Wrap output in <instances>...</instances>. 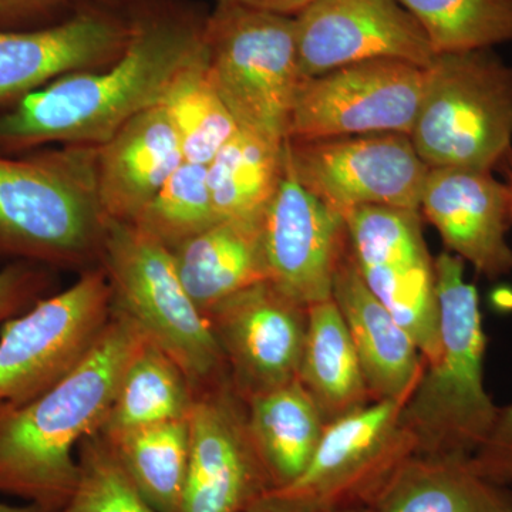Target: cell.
Returning <instances> with one entry per match:
<instances>
[{
	"mask_svg": "<svg viewBox=\"0 0 512 512\" xmlns=\"http://www.w3.org/2000/svg\"><path fill=\"white\" fill-rule=\"evenodd\" d=\"M205 49L204 32L141 26L110 67L66 74L0 111V156L53 143L103 146L137 114L158 106Z\"/></svg>",
	"mask_w": 512,
	"mask_h": 512,
	"instance_id": "cell-1",
	"label": "cell"
},
{
	"mask_svg": "<svg viewBox=\"0 0 512 512\" xmlns=\"http://www.w3.org/2000/svg\"><path fill=\"white\" fill-rule=\"evenodd\" d=\"M146 336L111 306L93 349L55 386L23 404L0 403V494L57 512L77 477V450L103 427L124 370Z\"/></svg>",
	"mask_w": 512,
	"mask_h": 512,
	"instance_id": "cell-2",
	"label": "cell"
},
{
	"mask_svg": "<svg viewBox=\"0 0 512 512\" xmlns=\"http://www.w3.org/2000/svg\"><path fill=\"white\" fill-rule=\"evenodd\" d=\"M463 259L444 251L434 258L439 302V353L400 412L414 457L468 461L483 446L498 407L484 386L485 333L476 286L464 278Z\"/></svg>",
	"mask_w": 512,
	"mask_h": 512,
	"instance_id": "cell-3",
	"label": "cell"
},
{
	"mask_svg": "<svg viewBox=\"0 0 512 512\" xmlns=\"http://www.w3.org/2000/svg\"><path fill=\"white\" fill-rule=\"evenodd\" d=\"M97 147L0 156V266H99L106 215L97 197Z\"/></svg>",
	"mask_w": 512,
	"mask_h": 512,
	"instance_id": "cell-4",
	"label": "cell"
},
{
	"mask_svg": "<svg viewBox=\"0 0 512 512\" xmlns=\"http://www.w3.org/2000/svg\"><path fill=\"white\" fill-rule=\"evenodd\" d=\"M99 265L114 311L177 363L195 396L231 380L210 322L185 291L170 249L131 222L106 217Z\"/></svg>",
	"mask_w": 512,
	"mask_h": 512,
	"instance_id": "cell-5",
	"label": "cell"
},
{
	"mask_svg": "<svg viewBox=\"0 0 512 512\" xmlns=\"http://www.w3.org/2000/svg\"><path fill=\"white\" fill-rule=\"evenodd\" d=\"M409 137L429 168L510 164L512 66L491 49L436 55Z\"/></svg>",
	"mask_w": 512,
	"mask_h": 512,
	"instance_id": "cell-6",
	"label": "cell"
},
{
	"mask_svg": "<svg viewBox=\"0 0 512 512\" xmlns=\"http://www.w3.org/2000/svg\"><path fill=\"white\" fill-rule=\"evenodd\" d=\"M204 39L211 82L239 130L284 144L303 82L295 18L220 3Z\"/></svg>",
	"mask_w": 512,
	"mask_h": 512,
	"instance_id": "cell-7",
	"label": "cell"
},
{
	"mask_svg": "<svg viewBox=\"0 0 512 512\" xmlns=\"http://www.w3.org/2000/svg\"><path fill=\"white\" fill-rule=\"evenodd\" d=\"M402 406L379 400L329 423L301 476L269 491L254 507L269 512L373 507L414 457L412 437L400 426Z\"/></svg>",
	"mask_w": 512,
	"mask_h": 512,
	"instance_id": "cell-8",
	"label": "cell"
},
{
	"mask_svg": "<svg viewBox=\"0 0 512 512\" xmlns=\"http://www.w3.org/2000/svg\"><path fill=\"white\" fill-rule=\"evenodd\" d=\"M111 319L101 266L0 326V403L23 404L55 386L86 357Z\"/></svg>",
	"mask_w": 512,
	"mask_h": 512,
	"instance_id": "cell-9",
	"label": "cell"
},
{
	"mask_svg": "<svg viewBox=\"0 0 512 512\" xmlns=\"http://www.w3.org/2000/svg\"><path fill=\"white\" fill-rule=\"evenodd\" d=\"M285 161L299 184L342 214L360 207L420 211L430 170L399 133L286 138Z\"/></svg>",
	"mask_w": 512,
	"mask_h": 512,
	"instance_id": "cell-10",
	"label": "cell"
},
{
	"mask_svg": "<svg viewBox=\"0 0 512 512\" xmlns=\"http://www.w3.org/2000/svg\"><path fill=\"white\" fill-rule=\"evenodd\" d=\"M349 244L363 281L412 336L426 362L439 353L436 269L420 211L360 207L345 212Z\"/></svg>",
	"mask_w": 512,
	"mask_h": 512,
	"instance_id": "cell-11",
	"label": "cell"
},
{
	"mask_svg": "<svg viewBox=\"0 0 512 512\" xmlns=\"http://www.w3.org/2000/svg\"><path fill=\"white\" fill-rule=\"evenodd\" d=\"M424 73L426 69L413 63L376 59L303 79L288 138L410 136L423 96Z\"/></svg>",
	"mask_w": 512,
	"mask_h": 512,
	"instance_id": "cell-12",
	"label": "cell"
},
{
	"mask_svg": "<svg viewBox=\"0 0 512 512\" xmlns=\"http://www.w3.org/2000/svg\"><path fill=\"white\" fill-rule=\"evenodd\" d=\"M205 318L245 402L298 379L308 308L269 279L218 302Z\"/></svg>",
	"mask_w": 512,
	"mask_h": 512,
	"instance_id": "cell-13",
	"label": "cell"
},
{
	"mask_svg": "<svg viewBox=\"0 0 512 512\" xmlns=\"http://www.w3.org/2000/svg\"><path fill=\"white\" fill-rule=\"evenodd\" d=\"M190 463L178 512H248L272 490L231 380L195 396Z\"/></svg>",
	"mask_w": 512,
	"mask_h": 512,
	"instance_id": "cell-14",
	"label": "cell"
},
{
	"mask_svg": "<svg viewBox=\"0 0 512 512\" xmlns=\"http://www.w3.org/2000/svg\"><path fill=\"white\" fill-rule=\"evenodd\" d=\"M268 279L293 301L309 306L332 299L333 281L349 248L345 215L284 174L262 220Z\"/></svg>",
	"mask_w": 512,
	"mask_h": 512,
	"instance_id": "cell-15",
	"label": "cell"
},
{
	"mask_svg": "<svg viewBox=\"0 0 512 512\" xmlns=\"http://www.w3.org/2000/svg\"><path fill=\"white\" fill-rule=\"evenodd\" d=\"M303 79L367 60L429 67L436 53L397 0H318L295 16Z\"/></svg>",
	"mask_w": 512,
	"mask_h": 512,
	"instance_id": "cell-16",
	"label": "cell"
},
{
	"mask_svg": "<svg viewBox=\"0 0 512 512\" xmlns=\"http://www.w3.org/2000/svg\"><path fill=\"white\" fill-rule=\"evenodd\" d=\"M420 212L439 231L447 251L497 279L512 274V195L493 171L430 168Z\"/></svg>",
	"mask_w": 512,
	"mask_h": 512,
	"instance_id": "cell-17",
	"label": "cell"
},
{
	"mask_svg": "<svg viewBox=\"0 0 512 512\" xmlns=\"http://www.w3.org/2000/svg\"><path fill=\"white\" fill-rule=\"evenodd\" d=\"M128 37L116 23L94 15L32 32L0 30V107L66 74L116 62Z\"/></svg>",
	"mask_w": 512,
	"mask_h": 512,
	"instance_id": "cell-18",
	"label": "cell"
},
{
	"mask_svg": "<svg viewBox=\"0 0 512 512\" xmlns=\"http://www.w3.org/2000/svg\"><path fill=\"white\" fill-rule=\"evenodd\" d=\"M333 301L355 345L373 400L406 402L424 367L412 336L367 288L350 244L333 281Z\"/></svg>",
	"mask_w": 512,
	"mask_h": 512,
	"instance_id": "cell-19",
	"label": "cell"
},
{
	"mask_svg": "<svg viewBox=\"0 0 512 512\" xmlns=\"http://www.w3.org/2000/svg\"><path fill=\"white\" fill-rule=\"evenodd\" d=\"M173 124L158 104L137 114L97 147V197L104 215L134 222L184 163Z\"/></svg>",
	"mask_w": 512,
	"mask_h": 512,
	"instance_id": "cell-20",
	"label": "cell"
},
{
	"mask_svg": "<svg viewBox=\"0 0 512 512\" xmlns=\"http://www.w3.org/2000/svg\"><path fill=\"white\" fill-rule=\"evenodd\" d=\"M262 220L229 218L173 249L178 276L202 313L268 279Z\"/></svg>",
	"mask_w": 512,
	"mask_h": 512,
	"instance_id": "cell-21",
	"label": "cell"
},
{
	"mask_svg": "<svg viewBox=\"0 0 512 512\" xmlns=\"http://www.w3.org/2000/svg\"><path fill=\"white\" fill-rule=\"evenodd\" d=\"M298 379L326 424L375 402L348 326L333 298L308 308Z\"/></svg>",
	"mask_w": 512,
	"mask_h": 512,
	"instance_id": "cell-22",
	"label": "cell"
},
{
	"mask_svg": "<svg viewBox=\"0 0 512 512\" xmlns=\"http://www.w3.org/2000/svg\"><path fill=\"white\" fill-rule=\"evenodd\" d=\"M247 416L249 434L272 490L301 476L328 426L299 379L249 399Z\"/></svg>",
	"mask_w": 512,
	"mask_h": 512,
	"instance_id": "cell-23",
	"label": "cell"
},
{
	"mask_svg": "<svg viewBox=\"0 0 512 512\" xmlns=\"http://www.w3.org/2000/svg\"><path fill=\"white\" fill-rule=\"evenodd\" d=\"M375 512H512V487L468 461L412 457L373 505Z\"/></svg>",
	"mask_w": 512,
	"mask_h": 512,
	"instance_id": "cell-24",
	"label": "cell"
},
{
	"mask_svg": "<svg viewBox=\"0 0 512 512\" xmlns=\"http://www.w3.org/2000/svg\"><path fill=\"white\" fill-rule=\"evenodd\" d=\"M195 394L183 370L150 340L128 363L99 433L110 437L165 421L190 419Z\"/></svg>",
	"mask_w": 512,
	"mask_h": 512,
	"instance_id": "cell-25",
	"label": "cell"
},
{
	"mask_svg": "<svg viewBox=\"0 0 512 512\" xmlns=\"http://www.w3.org/2000/svg\"><path fill=\"white\" fill-rule=\"evenodd\" d=\"M284 144L237 130L207 165L208 187L218 220L258 218L284 174Z\"/></svg>",
	"mask_w": 512,
	"mask_h": 512,
	"instance_id": "cell-26",
	"label": "cell"
},
{
	"mask_svg": "<svg viewBox=\"0 0 512 512\" xmlns=\"http://www.w3.org/2000/svg\"><path fill=\"white\" fill-rule=\"evenodd\" d=\"M106 440L157 512L180 510L190 463V420L165 421L123 431Z\"/></svg>",
	"mask_w": 512,
	"mask_h": 512,
	"instance_id": "cell-27",
	"label": "cell"
},
{
	"mask_svg": "<svg viewBox=\"0 0 512 512\" xmlns=\"http://www.w3.org/2000/svg\"><path fill=\"white\" fill-rule=\"evenodd\" d=\"M160 106L173 124L187 163L210 164L238 130L211 82L207 49L178 76Z\"/></svg>",
	"mask_w": 512,
	"mask_h": 512,
	"instance_id": "cell-28",
	"label": "cell"
},
{
	"mask_svg": "<svg viewBox=\"0 0 512 512\" xmlns=\"http://www.w3.org/2000/svg\"><path fill=\"white\" fill-rule=\"evenodd\" d=\"M426 33L436 55L512 42V0H397Z\"/></svg>",
	"mask_w": 512,
	"mask_h": 512,
	"instance_id": "cell-29",
	"label": "cell"
},
{
	"mask_svg": "<svg viewBox=\"0 0 512 512\" xmlns=\"http://www.w3.org/2000/svg\"><path fill=\"white\" fill-rule=\"evenodd\" d=\"M218 221L207 165L184 161L131 224L173 251Z\"/></svg>",
	"mask_w": 512,
	"mask_h": 512,
	"instance_id": "cell-30",
	"label": "cell"
},
{
	"mask_svg": "<svg viewBox=\"0 0 512 512\" xmlns=\"http://www.w3.org/2000/svg\"><path fill=\"white\" fill-rule=\"evenodd\" d=\"M77 463L76 487L57 512H157L100 433L82 441L77 450Z\"/></svg>",
	"mask_w": 512,
	"mask_h": 512,
	"instance_id": "cell-31",
	"label": "cell"
},
{
	"mask_svg": "<svg viewBox=\"0 0 512 512\" xmlns=\"http://www.w3.org/2000/svg\"><path fill=\"white\" fill-rule=\"evenodd\" d=\"M55 275L49 266L13 262L0 266V326L52 295Z\"/></svg>",
	"mask_w": 512,
	"mask_h": 512,
	"instance_id": "cell-32",
	"label": "cell"
},
{
	"mask_svg": "<svg viewBox=\"0 0 512 512\" xmlns=\"http://www.w3.org/2000/svg\"><path fill=\"white\" fill-rule=\"evenodd\" d=\"M468 464L481 477L512 487V404L498 410L487 440Z\"/></svg>",
	"mask_w": 512,
	"mask_h": 512,
	"instance_id": "cell-33",
	"label": "cell"
},
{
	"mask_svg": "<svg viewBox=\"0 0 512 512\" xmlns=\"http://www.w3.org/2000/svg\"><path fill=\"white\" fill-rule=\"evenodd\" d=\"M220 3L247 6V8L265 10L278 15H298L318 0H218Z\"/></svg>",
	"mask_w": 512,
	"mask_h": 512,
	"instance_id": "cell-34",
	"label": "cell"
},
{
	"mask_svg": "<svg viewBox=\"0 0 512 512\" xmlns=\"http://www.w3.org/2000/svg\"><path fill=\"white\" fill-rule=\"evenodd\" d=\"M53 2H57V0H0V15L2 13H16L36 9L39 6H46Z\"/></svg>",
	"mask_w": 512,
	"mask_h": 512,
	"instance_id": "cell-35",
	"label": "cell"
},
{
	"mask_svg": "<svg viewBox=\"0 0 512 512\" xmlns=\"http://www.w3.org/2000/svg\"><path fill=\"white\" fill-rule=\"evenodd\" d=\"M0 512H52L46 510L42 505H37L33 503H26L23 505H10L5 503H0Z\"/></svg>",
	"mask_w": 512,
	"mask_h": 512,
	"instance_id": "cell-36",
	"label": "cell"
},
{
	"mask_svg": "<svg viewBox=\"0 0 512 512\" xmlns=\"http://www.w3.org/2000/svg\"><path fill=\"white\" fill-rule=\"evenodd\" d=\"M340 512H375V508H373V507L350 508V510H345V511H340Z\"/></svg>",
	"mask_w": 512,
	"mask_h": 512,
	"instance_id": "cell-37",
	"label": "cell"
},
{
	"mask_svg": "<svg viewBox=\"0 0 512 512\" xmlns=\"http://www.w3.org/2000/svg\"><path fill=\"white\" fill-rule=\"evenodd\" d=\"M508 168H510V170H508V174H510V183H508V187H510V191H511V195H512V158H511L510 164H508Z\"/></svg>",
	"mask_w": 512,
	"mask_h": 512,
	"instance_id": "cell-38",
	"label": "cell"
},
{
	"mask_svg": "<svg viewBox=\"0 0 512 512\" xmlns=\"http://www.w3.org/2000/svg\"><path fill=\"white\" fill-rule=\"evenodd\" d=\"M248 512H269V511L262 510V508L254 507V508H251V510H249Z\"/></svg>",
	"mask_w": 512,
	"mask_h": 512,
	"instance_id": "cell-39",
	"label": "cell"
}]
</instances>
